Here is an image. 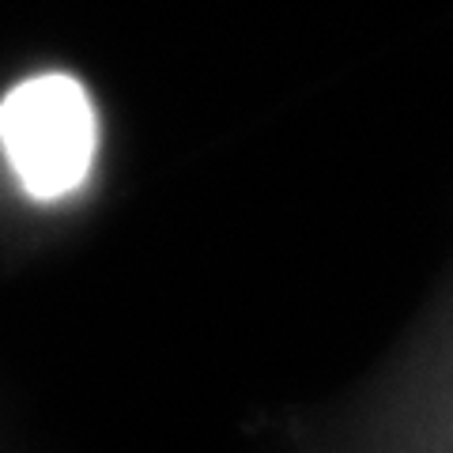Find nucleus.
<instances>
[{"mask_svg": "<svg viewBox=\"0 0 453 453\" xmlns=\"http://www.w3.org/2000/svg\"><path fill=\"white\" fill-rule=\"evenodd\" d=\"M0 155L16 186L57 204L88 186L98 155V110L73 73H35L0 95Z\"/></svg>", "mask_w": 453, "mask_h": 453, "instance_id": "f257e3e1", "label": "nucleus"}, {"mask_svg": "<svg viewBox=\"0 0 453 453\" xmlns=\"http://www.w3.org/2000/svg\"><path fill=\"white\" fill-rule=\"evenodd\" d=\"M408 378L396 453H453V306Z\"/></svg>", "mask_w": 453, "mask_h": 453, "instance_id": "f03ea898", "label": "nucleus"}]
</instances>
